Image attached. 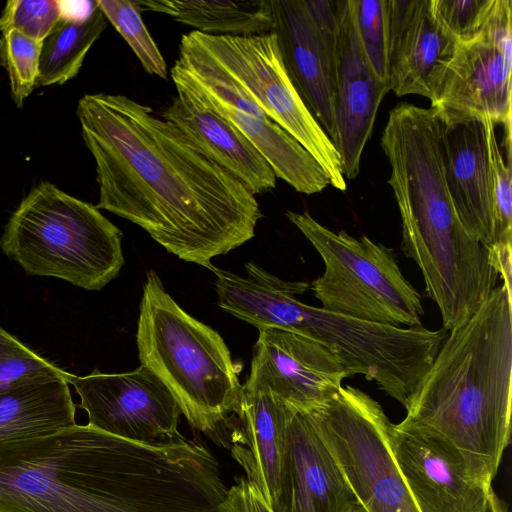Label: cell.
Segmentation results:
<instances>
[{
	"label": "cell",
	"mask_w": 512,
	"mask_h": 512,
	"mask_svg": "<svg viewBox=\"0 0 512 512\" xmlns=\"http://www.w3.org/2000/svg\"><path fill=\"white\" fill-rule=\"evenodd\" d=\"M358 505L307 412L291 406L280 493L272 512H349Z\"/></svg>",
	"instance_id": "19"
},
{
	"label": "cell",
	"mask_w": 512,
	"mask_h": 512,
	"mask_svg": "<svg viewBox=\"0 0 512 512\" xmlns=\"http://www.w3.org/2000/svg\"><path fill=\"white\" fill-rule=\"evenodd\" d=\"M221 498L197 439L146 444L74 424L0 442V512H218Z\"/></svg>",
	"instance_id": "2"
},
{
	"label": "cell",
	"mask_w": 512,
	"mask_h": 512,
	"mask_svg": "<svg viewBox=\"0 0 512 512\" xmlns=\"http://www.w3.org/2000/svg\"><path fill=\"white\" fill-rule=\"evenodd\" d=\"M136 343L141 365L167 386L193 428L214 433L237 411L243 385L228 346L175 302L154 271L143 285Z\"/></svg>",
	"instance_id": "5"
},
{
	"label": "cell",
	"mask_w": 512,
	"mask_h": 512,
	"mask_svg": "<svg viewBox=\"0 0 512 512\" xmlns=\"http://www.w3.org/2000/svg\"><path fill=\"white\" fill-rule=\"evenodd\" d=\"M439 118L433 108L398 103L381 146L400 212L401 249L419 267L447 331L467 321L496 287L488 249L460 222L443 174Z\"/></svg>",
	"instance_id": "3"
},
{
	"label": "cell",
	"mask_w": 512,
	"mask_h": 512,
	"mask_svg": "<svg viewBox=\"0 0 512 512\" xmlns=\"http://www.w3.org/2000/svg\"><path fill=\"white\" fill-rule=\"evenodd\" d=\"M106 26L107 19L96 1L83 16L62 13L42 41L36 86L62 85L74 78Z\"/></svg>",
	"instance_id": "24"
},
{
	"label": "cell",
	"mask_w": 512,
	"mask_h": 512,
	"mask_svg": "<svg viewBox=\"0 0 512 512\" xmlns=\"http://www.w3.org/2000/svg\"><path fill=\"white\" fill-rule=\"evenodd\" d=\"M349 512H367L360 504L356 507H354Z\"/></svg>",
	"instance_id": "35"
},
{
	"label": "cell",
	"mask_w": 512,
	"mask_h": 512,
	"mask_svg": "<svg viewBox=\"0 0 512 512\" xmlns=\"http://www.w3.org/2000/svg\"><path fill=\"white\" fill-rule=\"evenodd\" d=\"M436 16L459 41L475 38L484 28L495 0H432Z\"/></svg>",
	"instance_id": "30"
},
{
	"label": "cell",
	"mask_w": 512,
	"mask_h": 512,
	"mask_svg": "<svg viewBox=\"0 0 512 512\" xmlns=\"http://www.w3.org/2000/svg\"><path fill=\"white\" fill-rule=\"evenodd\" d=\"M105 18L135 53L143 69L164 80L168 77L165 59L147 30L136 1L96 0Z\"/></svg>",
	"instance_id": "25"
},
{
	"label": "cell",
	"mask_w": 512,
	"mask_h": 512,
	"mask_svg": "<svg viewBox=\"0 0 512 512\" xmlns=\"http://www.w3.org/2000/svg\"><path fill=\"white\" fill-rule=\"evenodd\" d=\"M219 512H272V510L246 478L240 477L228 489Z\"/></svg>",
	"instance_id": "32"
},
{
	"label": "cell",
	"mask_w": 512,
	"mask_h": 512,
	"mask_svg": "<svg viewBox=\"0 0 512 512\" xmlns=\"http://www.w3.org/2000/svg\"><path fill=\"white\" fill-rule=\"evenodd\" d=\"M394 459L420 512H484L492 487L476 480L462 454L432 433L393 424Z\"/></svg>",
	"instance_id": "17"
},
{
	"label": "cell",
	"mask_w": 512,
	"mask_h": 512,
	"mask_svg": "<svg viewBox=\"0 0 512 512\" xmlns=\"http://www.w3.org/2000/svg\"><path fill=\"white\" fill-rule=\"evenodd\" d=\"M512 2L495 0L483 30L460 42L431 108L477 114L511 137Z\"/></svg>",
	"instance_id": "11"
},
{
	"label": "cell",
	"mask_w": 512,
	"mask_h": 512,
	"mask_svg": "<svg viewBox=\"0 0 512 512\" xmlns=\"http://www.w3.org/2000/svg\"><path fill=\"white\" fill-rule=\"evenodd\" d=\"M258 331L245 387L267 389L310 410L334 398L352 376L340 354L316 340L277 328Z\"/></svg>",
	"instance_id": "14"
},
{
	"label": "cell",
	"mask_w": 512,
	"mask_h": 512,
	"mask_svg": "<svg viewBox=\"0 0 512 512\" xmlns=\"http://www.w3.org/2000/svg\"><path fill=\"white\" fill-rule=\"evenodd\" d=\"M436 114L443 174L453 206L467 233L488 249L495 244L489 142L495 125L477 114Z\"/></svg>",
	"instance_id": "15"
},
{
	"label": "cell",
	"mask_w": 512,
	"mask_h": 512,
	"mask_svg": "<svg viewBox=\"0 0 512 512\" xmlns=\"http://www.w3.org/2000/svg\"><path fill=\"white\" fill-rule=\"evenodd\" d=\"M80 397L88 424L111 435L146 444L174 441L181 409L167 386L146 366L126 373L94 370L66 373Z\"/></svg>",
	"instance_id": "12"
},
{
	"label": "cell",
	"mask_w": 512,
	"mask_h": 512,
	"mask_svg": "<svg viewBox=\"0 0 512 512\" xmlns=\"http://www.w3.org/2000/svg\"><path fill=\"white\" fill-rule=\"evenodd\" d=\"M290 413L291 406L271 391L243 386L230 416L235 422L228 440L231 455L270 509L280 493Z\"/></svg>",
	"instance_id": "20"
},
{
	"label": "cell",
	"mask_w": 512,
	"mask_h": 512,
	"mask_svg": "<svg viewBox=\"0 0 512 512\" xmlns=\"http://www.w3.org/2000/svg\"><path fill=\"white\" fill-rule=\"evenodd\" d=\"M161 113L205 154L254 194L270 192L277 177L257 148L235 126L180 86Z\"/></svg>",
	"instance_id": "21"
},
{
	"label": "cell",
	"mask_w": 512,
	"mask_h": 512,
	"mask_svg": "<svg viewBox=\"0 0 512 512\" xmlns=\"http://www.w3.org/2000/svg\"><path fill=\"white\" fill-rule=\"evenodd\" d=\"M141 11L162 13L196 31L216 36L271 33L272 0H135Z\"/></svg>",
	"instance_id": "23"
},
{
	"label": "cell",
	"mask_w": 512,
	"mask_h": 512,
	"mask_svg": "<svg viewBox=\"0 0 512 512\" xmlns=\"http://www.w3.org/2000/svg\"><path fill=\"white\" fill-rule=\"evenodd\" d=\"M272 10L271 33L287 74L333 142L338 0H272Z\"/></svg>",
	"instance_id": "13"
},
{
	"label": "cell",
	"mask_w": 512,
	"mask_h": 512,
	"mask_svg": "<svg viewBox=\"0 0 512 512\" xmlns=\"http://www.w3.org/2000/svg\"><path fill=\"white\" fill-rule=\"evenodd\" d=\"M286 216L324 262V273L310 283L322 308L375 324L422 326L421 296L404 277L391 248L367 236L335 232L308 212L287 211Z\"/></svg>",
	"instance_id": "7"
},
{
	"label": "cell",
	"mask_w": 512,
	"mask_h": 512,
	"mask_svg": "<svg viewBox=\"0 0 512 512\" xmlns=\"http://www.w3.org/2000/svg\"><path fill=\"white\" fill-rule=\"evenodd\" d=\"M386 14L390 90L432 102L460 42L440 22L432 0H386Z\"/></svg>",
	"instance_id": "18"
},
{
	"label": "cell",
	"mask_w": 512,
	"mask_h": 512,
	"mask_svg": "<svg viewBox=\"0 0 512 512\" xmlns=\"http://www.w3.org/2000/svg\"><path fill=\"white\" fill-rule=\"evenodd\" d=\"M304 411L367 512H420L394 459L393 424L376 400L346 385Z\"/></svg>",
	"instance_id": "8"
},
{
	"label": "cell",
	"mask_w": 512,
	"mask_h": 512,
	"mask_svg": "<svg viewBox=\"0 0 512 512\" xmlns=\"http://www.w3.org/2000/svg\"><path fill=\"white\" fill-rule=\"evenodd\" d=\"M488 254L491 267L502 278V286L512 296V242H497L488 248Z\"/></svg>",
	"instance_id": "33"
},
{
	"label": "cell",
	"mask_w": 512,
	"mask_h": 512,
	"mask_svg": "<svg viewBox=\"0 0 512 512\" xmlns=\"http://www.w3.org/2000/svg\"><path fill=\"white\" fill-rule=\"evenodd\" d=\"M484 512H509V510L507 504L492 489Z\"/></svg>",
	"instance_id": "34"
},
{
	"label": "cell",
	"mask_w": 512,
	"mask_h": 512,
	"mask_svg": "<svg viewBox=\"0 0 512 512\" xmlns=\"http://www.w3.org/2000/svg\"><path fill=\"white\" fill-rule=\"evenodd\" d=\"M58 369L0 325V394L23 378Z\"/></svg>",
	"instance_id": "29"
},
{
	"label": "cell",
	"mask_w": 512,
	"mask_h": 512,
	"mask_svg": "<svg viewBox=\"0 0 512 512\" xmlns=\"http://www.w3.org/2000/svg\"><path fill=\"white\" fill-rule=\"evenodd\" d=\"M62 13V1L10 0L0 15V31L16 29L30 38L43 41Z\"/></svg>",
	"instance_id": "28"
},
{
	"label": "cell",
	"mask_w": 512,
	"mask_h": 512,
	"mask_svg": "<svg viewBox=\"0 0 512 512\" xmlns=\"http://www.w3.org/2000/svg\"><path fill=\"white\" fill-rule=\"evenodd\" d=\"M66 371L23 378L0 394V442L35 437L76 424Z\"/></svg>",
	"instance_id": "22"
},
{
	"label": "cell",
	"mask_w": 512,
	"mask_h": 512,
	"mask_svg": "<svg viewBox=\"0 0 512 512\" xmlns=\"http://www.w3.org/2000/svg\"><path fill=\"white\" fill-rule=\"evenodd\" d=\"M494 127L489 136L493 169L494 238L495 243L512 242L511 162L504 161Z\"/></svg>",
	"instance_id": "31"
},
{
	"label": "cell",
	"mask_w": 512,
	"mask_h": 512,
	"mask_svg": "<svg viewBox=\"0 0 512 512\" xmlns=\"http://www.w3.org/2000/svg\"><path fill=\"white\" fill-rule=\"evenodd\" d=\"M183 36L229 74L273 122L315 158L330 185L346 190L340 156L292 84L273 33L216 36L193 30Z\"/></svg>",
	"instance_id": "9"
},
{
	"label": "cell",
	"mask_w": 512,
	"mask_h": 512,
	"mask_svg": "<svg viewBox=\"0 0 512 512\" xmlns=\"http://www.w3.org/2000/svg\"><path fill=\"white\" fill-rule=\"evenodd\" d=\"M511 383L512 296L501 285L448 331L395 426L444 438L491 486L511 440Z\"/></svg>",
	"instance_id": "4"
},
{
	"label": "cell",
	"mask_w": 512,
	"mask_h": 512,
	"mask_svg": "<svg viewBox=\"0 0 512 512\" xmlns=\"http://www.w3.org/2000/svg\"><path fill=\"white\" fill-rule=\"evenodd\" d=\"M42 41L30 38L16 29L0 36V66L9 76L11 95L17 107L36 87Z\"/></svg>",
	"instance_id": "26"
},
{
	"label": "cell",
	"mask_w": 512,
	"mask_h": 512,
	"mask_svg": "<svg viewBox=\"0 0 512 512\" xmlns=\"http://www.w3.org/2000/svg\"><path fill=\"white\" fill-rule=\"evenodd\" d=\"M76 113L96 164L98 209L209 270L214 257L254 237L262 218L255 195L150 106L92 93Z\"/></svg>",
	"instance_id": "1"
},
{
	"label": "cell",
	"mask_w": 512,
	"mask_h": 512,
	"mask_svg": "<svg viewBox=\"0 0 512 512\" xmlns=\"http://www.w3.org/2000/svg\"><path fill=\"white\" fill-rule=\"evenodd\" d=\"M171 78L206 107L241 131L270 164L277 178L304 194L321 192L329 179L315 158L273 122L240 85L183 35Z\"/></svg>",
	"instance_id": "10"
},
{
	"label": "cell",
	"mask_w": 512,
	"mask_h": 512,
	"mask_svg": "<svg viewBox=\"0 0 512 512\" xmlns=\"http://www.w3.org/2000/svg\"><path fill=\"white\" fill-rule=\"evenodd\" d=\"M389 90V82L375 73L364 52L351 0H338L333 144L345 179H354L360 172L364 147L371 137L381 101Z\"/></svg>",
	"instance_id": "16"
},
{
	"label": "cell",
	"mask_w": 512,
	"mask_h": 512,
	"mask_svg": "<svg viewBox=\"0 0 512 512\" xmlns=\"http://www.w3.org/2000/svg\"><path fill=\"white\" fill-rule=\"evenodd\" d=\"M122 237L97 206L43 181L10 216L0 248L29 275L99 291L124 265Z\"/></svg>",
	"instance_id": "6"
},
{
	"label": "cell",
	"mask_w": 512,
	"mask_h": 512,
	"mask_svg": "<svg viewBox=\"0 0 512 512\" xmlns=\"http://www.w3.org/2000/svg\"><path fill=\"white\" fill-rule=\"evenodd\" d=\"M351 5L367 59L375 73L388 81L386 0H351Z\"/></svg>",
	"instance_id": "27"
}]
</instances>
